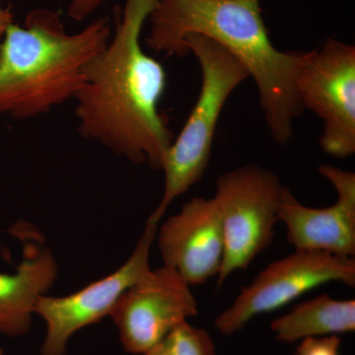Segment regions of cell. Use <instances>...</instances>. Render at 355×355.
<instances>
[{"instance_id": "14", "label": "cell", "mask_w": 355, "mask_h": 355, "mask_svg": "<svg viewBox=\"0 0 355 355\" xmlns=\"http://www.w3.org/2000/svg\"><path fill=\"white\" fill-rule=\"evenodd\" d=\"M146 355H218L211 336L188 322L178 327Z\"/></svg>"}, {"instance_id": "4", "label": "cell", "mask_w": 355, "mask_h": 355, "mask_svg": "<svg viewBox=\"0 0 355 355\" xmlns=\"http://www.w3.org/2000/svg\"><path fill=\"white\" fill-rule=\"evenodd\" d=\"M189 53L198 58L202 86L183 130L165 154L162 200L146 223L158 225L171 203L202 179L209 167L214 135L228 98L250 78L246 67L214 40L191 34L184 40Z\"/></svg>"}, {"instance_id": "9", "label": "cell", "mask_w": 355, "mask_h": 355, "mask_svg": "<svg viewBox=\"0 0 355 355\" xmlns=\"http://www.w3.org/2000/svg\"><path fill=\"white\" fill-rule=\"evenodd\" d=\"M157 226L146 223L130 258L112 275L64 297L39 299L35 313L48 327L42 355H64L70 336L111 315L121 296L150 270L149 252Z\"/></svg>"}, {"instance_id": "13", "label": "cell", "mask_w": 355, "mask_h": 355, "mask_svg": "<svg viewBox=\"0 0 355 355\" xmlns=\"http://www.w3.org/2000/svg\"><path fill=\"white\" fill-rule=\"evenodd\" d=\"M270 329L275 340L288 343L352 333L355 330V300H338L328 294L317 296L273 320Z\"/></svg>"}, {"instance_id": "5", "label": "cell", "mask_w": 355, "mask_h": 355, "mask_svg": "<svg viewBox=\"0 0 355 355\" xmlns=\"http://www.w3.org/2000/svg\"><path fill=\"white\" fill-rule=\"evenodd\" d=\"M284 187L279 178L259 165L248 164L223 173L216 182L214 200L220 211L224 256L217 287L232 273L246 270L272 245L279 222Z\"/></svg>"}, {"instance_id": "17", "label": "cell", "mask_w": 355, "mask_h": 355, "mask_svg": "<svg viewBox=\"0 0 355 355\" xmlns=\"http://www.w3.org/2000/svg\"><path fill=\"white\" fill-rule=\"evenodd\" d=\"M12 23L13 15L10 9L2 6L1 2H0V44L2 43V40L4 38L7 29Z\"/></svg>"}, {"instance_id": "10", "label": "cell", "mask_w": 355, "mask_h": 355, "mask_svg": "<svg viewBox=\"0 0 355 355\" xmlns=\"http://www.w3.org/2000/svg\"><path fill=\"white\" fill-rule=\"evenodd\" d=\"M336 191V202L313 209L299 202L284 187L279 221L286 225V239L297 251H319L354 258L355 254V174L331 165L318 168Z\"/></svg>"}, {"instance_id": "8", "label": "cell", "mask_w": 355, "mask_h": 355, "mask_svg": "<svg viewBox=\"0 0 355 355\" xmlns=\"http://www.w3.org/2000/svg\"><path fill=\"white\" fill-rule=\"evenodd\" d=\"M198 312L190 284L174 268L163 266L150 268L130 286L110 316L125 349L146 355Z\"/></svg>"}, {"instance_id": "3", "label": "cell", "mask_w": 355, "mask_h": 355, "mask_svg": "<svg viewBox=\"0 0 355 355\" xmlns=\"http://www.w3.org/2000/svg\"><path fill=\"white\" fill-rule=\"evenodd\" d=\"M111 37L107 18L69 34L49 9H34L23 26L12 23L0 44V114L35 118L76 99L86 67Z\"/></svg>"}, {"instance_id": "16", "label": "cell", "mask_w": 355, "mask_h": 355, "mask_svg": "<svg viewBox=\"0 0 355 355\" xmlns=\"http://www.w3.org/2000/svg\"><path fill=\"white\" fill-rule=\"evenodd\" d=\"M107 1L108 0H69L67 14L71 19L85 20Z\"/></svg>"}, {"instance_id": "11", "label": "cell", "mask_w": 355, "mask_h": 355, "mask_svg": "<svg viewBox=\"0 0 355 355\" xmlns=\"http://www.w3.org/2000/svg\"><path fill=\"white\" fill-rule=\"evenodd\" d=\"M158 248L164 266L191 286L218 275L224 256L221 214L214 198H193L161 226Z\"/></svg>"}, {"instance_id": "2", "label": "cell", "mask_w": 355, "mask_h": 355, "mask_svg": "<svg viewBox=\"0 0 355 355\" xmlns=\"http://www.w3.org/2000/svg\"><path fill=\"white\" fill-rule=\"evenodd\" d=\"M261 0H157L149 14L146 44L156 53L184 57L187 36L202 35L234 55L258 89L275 142L287 144L303 113L296 80L306 51L275 48L261 15Z\"/></svg>"}, {"instance_id": "15", "label": "cell", "mask_w": 355, "mask_h": 355, "mask_svg": "<svg viewBox=\"0 0 355 355\" xmlns=\"http://www.w3.org/2000/svg\"><path fill=\"white\" fill-rule=\"evenodd\" d=\"M340 345L338 336L307 338L301 340L294 355H340Z\"/></svg>"}, {"instance_id": "1", "label": "cell", "mask_w": 355, "mask_h": 355, "mask_svg": "<svg viewBox=\"0 0 355 355\" xmlns=\"http://www.w3.org/2000/svg\"><path fill=\"white\" fill-rule=\"evenodd\" d=\"M157 0H125L106 48L86 67L76 95L78 132L137 164L161 170L174 141L159 112L167 76L140 36Z\"/></svg>"}, {"instance_id": "19", "label": "cell", "mask_w": 355, "mask_h": 355, "mask_svg": "<svg viewBox=\"0 0 355 355\" xmlns=\"http://www.w3.org/2000/svg\"><path fill=\"white\" fill-rule=\"evenodd\" d=\"M1 1H2V0H0V2H1Z\"/></svg>"}, {"instance_id": "7", "label": "cell", "mask_w": 355, "mask_h": 355, "mask_svg": "<svg viewBox=\"0 0 355 355\" xmlns=\"http://www.w3.org/2000/svg\"><path fill=\"white\" fill-rule=\"evenodd\" d=\"M296 88L303 110L323 121L320 146L338 159L355 153V46L328 38L306 51Z\"/></svg>"}, {"instance_id": "6", "label": "cell", "mask_w": 355, "mask_h": 355, "mask_svg": "<svg viewBox=\"0 0 355 355\" xmlns=\"http://www.w3.org/2000/svg\"><path fill=\"white\" fill-rule=\"evenodd\" d=\"M342 282L355 286V261L350 257L319 251H295L272 261L249 286H244L232 305L214 321L223 336H232L253 318L284 307L317 287Z\"/></svg>"}, {"instance_id": "18", "label": "cell", "mask_w": 355, "mask_h": 355, "mask_svg": "<svg viewBox=\"0 0 355 355\" xmlns=\"http://www.w3.org/2000/svg\"><path fill=\"white\" fill-rule=\"evenodd\" d=\"M0 355H2L1 349H0Z\"/></svg>"}, {"instance_id": "12", "label": "cell", "mask_w": 355, "mask_h": 355, "mask_svg": "<svg viewBox=\"0 0 355 355\" xmlns=\"http://www.w3.org/2000/svg\"><path fill=\"white\" fill-rule=\"evenodd\" d=\"M15 235L23 240L24 259L13 275L0 272V331L8 336L27 333L39 299L46 295L58 275L50 250Z\"/></svg>"}]
</instances>
